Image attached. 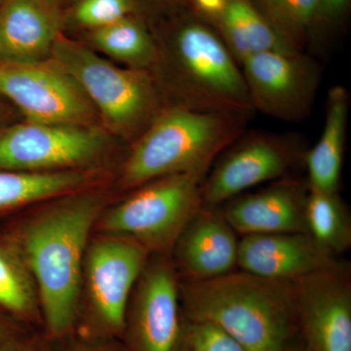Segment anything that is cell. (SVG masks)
Segmentation results:
<instances>
[{
  "label": "cell",
  "mask_w": 351,
  "mask_h": 351,
  "mask_svg": "<svg viewBox=\"0 0 351 351\" xmlns=\"http://www.w3.org/2000/svg\"><path fill=\"white\" fill-rule=\"evenodd\" d=\"M80 191L60 196L6 230L34 274L46 339L75 330L83 262L104 211L100 196Z\"/></svg>",
  "instance_id": "6da1fadb"
},
{
  "label": "cell",
  "mask_w": 351,
  "mask_h": 351,
  "mask_svg": "<svg viewBox=\"0 0 351 351\" xmlns=\"http://www.w3.org/2000/svg\"><path fill=\"white\" fill-rule=\"evenodd\" d=\"M184 317L228 332L249 351H283L297 341L294 283L235 269L208 280L181 281Z\"/></svg>",
  "instance_id": "7a4b0ae2"
},
{
  "label": "cell",
  "mask_w": 351,
  "mask_h": 351,
  "mask_svg": "<svg viewBox=\"0 0 351 351\" xmlns=\"http://www.w3.org/2000/svg\"><path fill=\"white\" fill-rule=\"evenodd\" d=\"M245 117L184 107L170 108L152 120L122 167L120 186L133 189L165 176L207 173L239 138Z\"/></svg>",
  "instance_id": "3957f363"
},
{
  "label": "cell",
  "mask_w": 351,
  "mask_h": 351,
  "mask_svg": "<svg viewBox=\"0 0 351 351\" xmlns=\"http://www.w3.org/2000/svg\"><path fill=\"white\" fill-rule=\"evenodd\" d=\"M206 173L158 178L101 212L94 232L133 240L151 254L171 253L186 223L203 206Z\"/></svg>",
  "instance_id": "277c9868"
},
{
  "label": "cell",
  "mask_w": 351,
  "mask_h": 351,
  "mask_svg": "<svg viewBox=\"0 0 351 351\" xmlns=\"http://www.w3.org/2000/svg\"><path fill=\"white\" fill-rule=\"evenodd\" d=\"M149 253L133 240L97 233L83 262L75 332L121 339L129 300Z\"/></svg>",
  "instance_id": "5b68a950"
},
{
  "label": "cell",
  "mask_w": 351,
  "mask_h": 351,
  "mask_svg": "<svg viewBox=\"0 0 351 351\" xmlns=\"http://www.w3.org/2000/svg\"><path fill=\"white\" fill-rule=\"evenodd\" d=\"M173 46L188 86L186 108L246 119L254 108L243 73L211 25L191 12L176 27Z\"/></svg>",
  "instance_id": "8992f818"
},
{
  "label": "cell",
  "mask_w": 351,
  "mask_h": 351,
  "mask_svg": "<svg viewBox=\"0 0 351 351\" xmlns=\"http://www.w3.org/2000/svg\"><path fill=\"white\" fill-rule=\"evenodd\" d=\"M51 58L75 78L115 130L131 133L154 112L156 89L145 69L119 68L63 34Z\"/></svg>",
  "instance_id": "52a82bcc"
},
{
  "label": "cell",
  "mask_w": 351,
  "mask_h": 351,
  "mask_svg": "<svg viewBox=\"0 0 351 351\" xmlns=\"http://www.w3.org/2000/svg\"><path fill=\"white\" fill-rule=\"evenodd\" d=\"M180 285L170 253L152 254L127 306L120 339L126 351H177L184 324Z\"/></svg>",
  "instance_id": "ba28073f"
},
{
  "label": "cell",
  "mask_w": 351,
  "mask_h": 351,
  "mask_svg": "<svg viewBox=\"0 0 351 351\" xmlns=\"http://www.w3.org/2000/svg\"><path fill=\"white\" fill-rule=\"evenodd\" d=\"M106 147L105 136L86 126L27 121L0 131V170H84L100 159Z\"/></svg>",
  "instance_id": "9c48e42d"
},
{
  "label": "cell",
  "mask_w": 351,
  "mask_h": 351,
  "mask_svg": "<svg viewBox=\"0 0 351 351\" xmlns=\"http://www.w3.org/2000/svg\"><path fill=\"white\" fill-rule=\"evenodd\" d=\"M0 94L34 123L86 126L93 115L82 87L53 58L34 64L0 63Z\"/></svg>",
  "instance_id": "30bf717a"
},
{
  "label": "cell",
  "mask_w": 351,
  "mask_h": 351,
  "mask_svg": "<svg viewBox=\"0 0 351 351\" xmlns=\"http://www.w3.org/2000/svg\"><path fill=\"white\" fill-rule=\"evenodd\" d=\"M295 330L304 351H351V270L339 260L294 283Z\"/></svg>",
  "instance_id": "8fae6325"
},
{
  "label": "cell",
  "mask_w": 351,
  "mask_h": 351,
  "mask_svg": "<svg viewBox=\"0 0 351 351\" xmlns=\"http://www.w3.org/2000/svg\"><path fill=\"white\" fill-rule=\"evenodd\" d=\"M240 64L254 110L287 121L308 117L317 75L299 51L258 53Z\"/></svg>",
  "instance_id": "7c38bea8"
},
{
  "label": "cell",
  "mask_w": 351,
  "mask_h": 351,
  "mask_svg": "<svg viewBox=\"0 0 351 351\" xmlns=\"http://www.w3.org/2000/svg\"><path fill=\"white\" fill-rule=\"evenodd\" d=\"M297 152L277 138L256 136L228 152L202 184L203 204L219 207L258 184L287 177Z\"/></svg>",
  "instance_id": "4fadbf2b"
},
{
  "label": "cell",
  "mask_w": 351,
  "mask_h": 351,
  "mask_svg": "<svg viewBox=\"0 0 351 351\" xmlns=\"http://www.w3.org/2000/svg\"><path fill=\"white\" fill-rule=\"evenodd\" d=\"M240 237L218 207L203 205L171 250L180 280H208L237 269Z\"/></svg>",
  "instance_id": "5bb4252c"
},
{
  "label": "cell",
  "mask_w": 351,
  "mask_h": 351,
  "mask_svg": "<svg viewBox=\"0 0 351 351\" xmlns=\"http://www.w3.org/2000/svg\"><path fill=\"white\" fill-rule=\"evenodd\" d=\"M306 232L240 237L237 269L270 280L295 283L338 262Z\"/></svg>",
  "instance_id": "9a60e30c"
},
{
  "label": "cell",
  "mask_w": 351,
  "mask_h": 351,
  "mask_svg": "<svg viewBox=\"0 0 351 351\" xmlns=\"http://www.w3.org/2000/svg\"><path fill=\"white\" fill-rule=\"evenodd\" d=\"M307 195V184L286 177L261 191L237 196L218 208L239 237L306 232Z\"/></svg>",
  "instance_id": "2e32d148"
},
{
  "label": "cell",
  "mask_w": 351,
  "mask_h": 351,
  "mask_svg": "<svg viewBox=\"0 0 351 351\" xmlns=\"http://www.w3.org/2000/svg\"><path fill=\"white\" fill-rule=\"evenodd\" d=\"M64 23L61 8L49 0H6L0 6V63L49 59Z\"/></svg>",
  "instance_id": "e0dca14e"
},
{
  "label": "cell",
  "mask_w": 351,
  "mask_h": 351,
  "mask_svg": "<svg viewBox=\"0 0 351 351\" xmlns=\"http://www.w3.org/2000/svg\"><path fill=\"white\" fill-rule=\"evenodd\" d=\"M210 25L239 63L258 53L298 51L253 0H226L225 10Z\"/></svg>",
  "instance_id": "ac0fdd59"
},
{
  "label": "cell",
  "mask_w": 351,
  "mask_h": 351,
  "mask_svg": "<svg viewBox=\"0 0 351 351\" xmlns=\"http://www.w3.org/2000/svg\"><path fill=\"white\" fill-rule=\"evenodd\" d=\"M348 105L350 100L345 88H332L328 95L322 134L306 156L308 189L326 193L339 191L345 156Z\"/></svg>",
  "instance_id": "d6986e66"
},
{
  "label": "cell",
  "mask_w": 351,
  "mask_h": 351,
  "mask_svg": "<svg viewBox=\"0 0 351 351\" xmlns=\"http://www.w3.org/2000/svg\"><path fill=\"white\" fill-rule=\"evenodd\" d=\"M0 311L24 326L41 320L38 287L20 247L0 232Z\"/></svg>",
  "instance_id": "ffe728a7"
},
{
  "label": "cell",
  "mask_w": 351,
  "mask_h": 351,
  "mask_svg": "<svg viewBox=\"0 0 351 351\" xmlns=\"http://www.w3.org/2000/svg\"><path fill=\"white\" fill-rule=\"evenodd\" d=\"M306 232L334 257L351 247V217L338 191L308 189L306 206Z\"/></svg>",
  "instance_id": "44dd1931"
},
{
  "label": "cell",
  "mask_w": 351,
  "mask_h": 351,
  "mask_svg": "<svg viewBox=\"0 0 351 351\" xmlns=\"http://www.w3.org/2000/svg\"><path fill=\"white\" fill-rule=\"evenodd\" d=\"M91 40L101 52L131 69H145L157 59V48L151 32L135 15L92 31Z\"/></svg>",
  "instance_id": "7402d4cb"
},
{
  "label": "cell",
  "mask_w": 351,
  "mask_h": 351,
  "mask_svg": "<svg viewBox=\"0 0 351 351\" xmlns=\"http://www.w3.org/2000/svg\"><path fill=\"white\" fill-rule=\"evenodd\" d=\"M258 8L294 45L324 17L321 0H258Z\"/></svg>",
  "instance_id": "603a6c76"
},
{
  "label": "cell",
  "mask_w": 351,
  "mask_h": 351,
  "mask_svg": "<svg viewBox=\"0 0 351 351\" xmlns=\"http://www.w3.org/2000/svg\"><path fill=\"white\" fill-rule=\"evenodd\" d=\"M48 195V182L39 173L0 170V217L41 202Z\"/></svg>",
  "instance_id": "cb8c5ba5"
},
{
  "label": "cell",
  "mask_w": 351,
  "mask_h": 351,
  "mask_svg": "<svg viewBox=\"0 0 351 351\" xmlns=\"http://www.w3.org/2000/svg\"><path fill=\"white\" fill-rule=\"evenodd\" d=\"M177 351H249L232 336L205 321L184 317Z\"/></svg>",
  "instance_id": "d4e9b609"
},
{
  "label": "cell",
  "mask_w": 351,
  "mask_h": 351,
  "mask_svg": "<svg viewBox=\"0 0 351 351\" xmlns=\"http://www.w3.org/2000/svg\"><path fill=\"white\" fill-rule=\"evenodd\" d=\"M137 10L136 0H77L71 16L80 27L95 31L135 15Z\"/></svg>",
  "instance_id": "484cf974"
},
{
  "label": "cell",
  "mask_w": 351,
  "mask_h": 351,
  "mask_svg": "<svg viewBox=\"0 0 351 351\" xmlns=\"http://www.w3.org/2000/svg\"><path fill=\"white\" fill-rule=\"evenodd\" d=\"M47 351H126L119 339L95 338L73 331L56 339H46Z\"/></svg>",
  "instance_id": "4316f807"
},
{
  "label": "cell",
  "mask_w": 351,
  "mask_h": 351,
  "mask_svg": "<svg viewBox=\"0 0 351 351\" xmlns=\"http://www.w3.org/2000/svg\"><path fill=\"white\" fill-rule=\"evenodd\" d=\"M193 12L208 24L219 17L225 10L226 0H189Z\"/></svg>",
  "instance_id": "83f0119b"
},
{
  "label": "cell",
  "mask_w": 351,
  "mask_h": 351,
  "mask_svg": "<svg viewBox=\"0 0 351 351\" xmlns=\"http://www.w3.org/2000/svg\"><path fill=\"white\" fill-rule=\"evenodd\" d=\"M0 351H47L43 343H38L25 332L0 343Z\"/></svg>",
  "instance_id": "f1b7e54d"
},
{
  "label": "cell",
  "mask_w": 351,
  "mask_h": 351,
  "mask_svg": "<svg viewBox=\"0 0 351 351\" xmlns=\"http://www.w3.org/2000/svg\"><path fill=\"white\" fill-rule=\"evenodd\" d=\"M25 332L24 326L0 311V343Z\"/></svg>",
  "instance_id": "f546056e"
},
{
  "label": "cell",
  "mask_w": 351,
  "mask_h": 351,
  "mask_svg": "<svg viewBox=\"0 0 351 351\" xmlns=\"http://www.w3.org/2000/svg\"><path fill=\"white\" fill-rule=\"evenodd\" d=\"M322 1L323 16L334 17L343 12L350 0H321Z\"/></svg>",
  "instance_id": "4dcf8cb0"
},
{
  "label": "cell",
  "mask_w": 351,
  "mask_h": 351,
  "mask_svg": "<svg viewBox=\"0 0 351 351\" xmlns=\"http://www.w3.org/2000/svg\"><path fill=\"white\" fill-rule=\"evenodd\" d=\"M283 351H304L302 350L301 345H300L299 341H294V343H292V345H290L288 346L287 348H286L285 350Z\"/></svg>",
  "instance_id": "1f68e13d"
},
{
  "label": "cell",
  "mask_w": 351,
  "mask_h": 351,
  "mask_svg": "<svg viewBox=\"0 0 351 351\" xmlns=\"http://www.w3.org/2000/svg\"><path fill=\"white\" fill-rule=\"evenodd\" d=\"M49 1L54 3L55 5L60 7V8H62V6H64V4L69 3V2L73 1V0H49Z\"/></svg>",
  "instance_id": "d6a6232c"
},
{
  "label": "cell",
  "mask_w": 351,
  "mask_h": 351,
  "mask_svg": "<svg viewBox=\"0 0 351 351\" xmlns=\"http://www.w3.org/2000/svg\"><path fill=\"white\" fill-rule=\"evenodd\" d=\"M5 1H6V0H0V6H1L2 4H3L4 2H5Z\"/></svg>",
  "instance_id": "836d02e7"
},
{
  "label": "cell",
  "mask_w": 351,
  "mask_h": 351,
  "mask_svg": "<svg viewBox=\"0 0 351 351\" xmlns=\"http://www.w3.org/2000/svg\"><path fill=\"white\" fill-rule=\"evenodd\" d=\"M172 1H175V0H172Z\"/></svg>",
  "instance_id": "e575fe53"
}]
</instances>
